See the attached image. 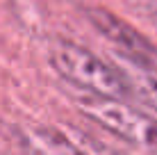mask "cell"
<instances>
[{
	"mask_svg": "<svg viewBox=\"0 0 157 155\" xmlns=\"http://www.w3.org/2000/svg\"><path fill=\"white\" fill-rule=\"evenodd\" d=\"M48 60L59 76L82 89V94L130 100L128 71H121L118 66L105 62L89 48L66 39H55L48 46Z\"/></svg>",
	"mask_w": 157,
	"mask_h": 155,
	"instance_id": "6da1fadb",
	"label": "cell"
},
{
	"mask_svg": "<svg viewBox=\"0 0 157 155\" xmlns=\"http://www.w3.org/2000/svg\"><path fill=\"white\" fill-rule=\"evenodd\" d=\"M78 110L102 130L141 151L157 153V116L139 110L130 100L102 98V96L80 94L75 100Z\"/></svg>",
	"mask_w": 157,
	"mask_h": 155,
	"instance_id": "7a4b0ae2",
	"label": "cell"
},
{
	"mask_svg": "<svg viewBox=\"0 0 157 155\" xmlns=\"http://www.w3.org/2000/svg\"><path fill=\"white\" fill-rule=\"evenodd\" d=\"M89 21L125 60H130V64H134L144 73L157 76V46L139 30L102 7L89 9Z\"/></svg>",
	"mask_w": 157,
	"mask_h": 155,
	"instance_id": "3957f363",
	"label": "cell"
},
{
	"mask_svg": "<svg viewBox=\"0 0 157 155\" xmlns=\"http://www.w3.org/2000/svg\"><path fill=\"white\" fill-rule=\"evenodd\" d=\"M32 139L36 148H41L46 155H118L112 148L102 146L100 141L82 135L75 128H36L32 130Z\"/></svg>",
	"mask_w": 157,
	"mask_h": 155,
	"instance_id": "277c9868",
	"label": "cell"
},
{
	"mask_svg": "<svg viewBox=\"0 0 157 155\" xmlns=\"http://www.w3.org/2000/svg\"><path fill=\"white\" fill-rule=\"evenodd\" d=\"M130 100L157 114V76L144 71L141 76H130Z\"/></svg>",
	"mask_w": 157,
	"mask_h": 155,
	"instance_id": "5b68a950",
	"label": "cell"
}]
</instances>
